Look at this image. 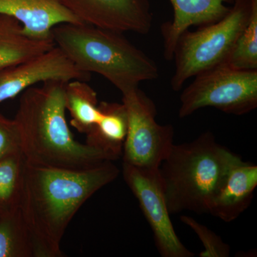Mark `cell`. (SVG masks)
<instances>
[{
    "mask_svg": "<svg viewBox=\"0 0 257 257\" xmlns=\"http://www.w3.org/2000/svg\"><path fill=\"white\" fill-rule=\"evenodd\" d=\"M26 162L22 153L0 160V216L20 209Z\"/></svg>",
    "mask_w": 257,
    "mask_h": 257,
    "instance_id": "cell-17",
    "label": "cell"
},
{
    "mask_svg": "<svg viewBox=\"0 0 257 257\" xmlns=\"http://www.w3.org/2000/svg\"><path fill=\"white\" fill-rule=\"evenodd\" d=\"M90 76L77 68L55 46L31 60L0 69V103L13 99L39 83L52 79L87 82Z\"/></svg>",
    "mask_w": 257,
    "mask_h": 257,
    "instance_id": "cell-9",
    "label": "cell"
},
{
    "mask_svg": "<svg viewBox=\"0 0 257 257\" xmlns=\"http://www.w3.org/2000/svg\"><path fill=\"white\" fill-rule=\"evenodd\" d=\"M0 15L18 20L33 40H50L52 30L64 23L83 24L62 0H0Z\"/></svg>",
    "mask_w": 257,
    "mask_h": 257,
    "instance_id": "cell-11",
    "label": "cell"
},
{
    "mask_svg": "<svg viewBox=\"0 0 257 257\" xmlns=\"http://www.w3.org/2000/svg\"><path fill=\"white\" fill-rule=\"evenodd\" d=\"M237 157L209 131L189 143L174 144L159 167L170 214H209L217 189Z\"/></svg>",
    "mask_w": 257,
    "mask_h": 257,
    "instance_id": "cell-4",
    "label": "cell"
},
{
    "mask_svg": "<svg viewBox=\"0 0 257 257\" xmlns=\"http://www.w3.org/2000/svg\"><path fill=\"white\" fill-rule=\"evenodd\" d=\"M106 160L83 170L26 162L20 210L35 257H61V241L72 218L93 194L116 179L119 170Z\"/></svg>",
    "mask_w": 257,
    "mask_h": 257,
    "instance_id": "cell-1",
    "label": "cell"
},
{
    "mask_svg": "<svg viewBox=\"0 0 257 257\" xmlns=\"http://www.w3.org/2000/svg\"><path fill=\"white\" fill-rule=\"evenodd\" d=\"M23 154L22 140L18 124L0 113V160Z\"/></svg>",
    "mask_w": 257,
    "mask_h": 257,
    "instance_id": "cell-21",
    "label": "cell"
},
{
    "mask_svg": "<svg viewBox=\"0 0 257 257\" xmlns=\"http://www.w3.org/2000/svg\"><path fill=\"white\" fill-rule=\"evenodd\" d=\"M101 116L86 135L89 146L105 153L111 160L122 156L128 130V117L123 103L101 101L99 104Z\"/></svg>",
    "mask_w": 257,
    "mask_h": 257,
    "instance_id": "cell-14",
    "label": "cell"
},
{
    "mask_svg": "<svg viewBox=\"0 0 257 257\" xmlns=\"http://www.w3.org/2000/svg\"><path fill=\"white\" fill-rule=\"evenodd\" d=\"M122 34L85 23H64L53 29L52 39L77 68L100 74L122 94L160 75L156 62Z\"/></svg>",
    "mask_w": 257,
    "mask_h": 257,
    "instance_id": "cell-3",
    "label": "cell"
},
{
    "mask_svg": "<svg viewBox=\"0 0 257 257\" xmlns=\"http://www.w3.org/2000/svg\"><path fill=\"white\" fill-rule=\"evenodd\" d=\"M122 175L153 231L161 256H194L179 239L171 221L159 168H141L123 162Z\"/></svg>",
    "mask_w": 257,
    "mask_h": 257,
    "instance_id": "cell-8",
    "label": "cell"
},
{
    "mask_svg": "<svg viewBox=\"0 0 257 257\" xmlns=\"http://www.w3.org/2000/svg\"><path fill=\"white\" fill-rule=\"evenodd\" d=\"M96 91L87 81L74 79L66 83V109L71 115V124L79 133L87 135L99 121L101 111Z\"/></svg>",
    "mask_w": 257,
    "mask_h": 257,
    "instance_id": "cell-16",
    "label": "cell"
},
{
    "mask_svg": "<svg viewBox=\"0 0 257 257\" xmlns=\"http://www.w3.org/2000/svg\"><path fill=\"white\" fill-rule=\"evenodd\" d=\"M180 220L188 226L200 239L204 251L199 253L200 257H228L231 252V248L222 239L211 231L207 226L198 222L191 216L182 215Z\"/></svg>",
    "mask_w": 257,
    "mask_h": 257,
    "instance_id": "cell-20",
    "label": "cell"
},
{
    "mask_svg": "<svg viewBox=\"0 0 257 257\" xmlns=\"http://www.w3.org/2000/svg\"><path fill=\"white\" fill-rule=\"evenodd\" d=\"M55 47L53 40L27 37L18 20L0 15V69L31 60Z\"/></svg>",
    "mask_w": 257,
    "mask_h": 257,
    "instance_id": "cell-15",
    "label": "cell"
},
{
    "mask_svg": "<svg viewBox=\"0 0 257 257\" xmlns=\"http://www.w3.org/2000/svg\"><path fill=\"white\" fill-rule=\"evenodd\" d=\"M256 187L257 166L238 156L218 188L209 214L225 222L234 221L251 204Z\"/></svg>",
    "mask_w": 257,
    "mask_h": 257,
    "instance_id": "cell-12",
    "label": "cell"
},
{
    "mask_svg": "<svg viewBox=\"0 0 257 257\" xmlns=\"http://www.w3.org/2000/svg\"><path fill=\"white\" fill-rule=\"evenodd\" d=\"M83 23L105 30L147 35L153 14L149 0H62Z\"/></svg>",
    "mask_w": 257,
    "mask_h": 257,
    "instance_id": "cell-10",
    "label": "cell"
},
{
    "mask_svg": "<svg viewBox=\"0 0 257 257\" xmlns=\"http://www.w3.org/2000/svg\"><path fill=\"white\" fill-rule=\"evenodd\" d=\"M66 83L52 79L22 93L14 119L26 162L41 167L83 170L112 161L104 152L74 140L66 119Z\"/></svg>",
    "mask_w": 257,
    "mask_h": 257,
    "instance_id": "cell-2",
    "label": "cell"
},
{
    "mask_svg": "<svg viewBox=\"0 0 257 257\" xmlns=\"http://www.w3.org/2000/svg\"><path fill=\"white\" fill-rule=\"evenodd\" d=\"M122 103L128 117L123 162L141 168H159L174 145L173 126L157 122L155 103L139 87L122 93Z\"/></svg>",
    "mask_w": 257,
    "mask_h": 257,
    "instance_id": "cell-7",
    "label": "cell"
},
{
    "mask_svg": "<svg viewBox=\"0 0 257 257\" xmlns=\"http://www.w3.org/2000/svg\"><path fill=\"white\" fill-rule=\"evenodd\" d=\"M257 106V70H242L220 64L194 77L180 96L179 117L206 107L226 114H248Z\"/></svg>",
    "mask_w": 257,
    "mask_h": 257,
    "instance_id": "cell-6",
    "label": "cell"
},
{
    "mask_svg": "<svg viewBox=\"0 0 257 257\" xmlns=\"http://www.w3.org/2000/svg\"><path fill=\"white\" fill-rule=\"evenodd\" d=\"M0 257H35L31 238L20 209L0 216Z\"/></svg>",
    "mask_w": 257,
    "mask_h": 257,
    "instance_id": "cell-18",
    "label": "cell"
},
{
    "mask_svg": "<svg viewBox=\"0 0 257 257\" xmlns=\"http://www.w3.org/2000/svg\"><path fill=\"white\" fill-rule=\"evenodd\" d=\"M247 23L224 64L231 68L257 70V0H250Z\"/></svg>",
    "mask_w": 257,
    "mask_h": 257,
    "instance_id": "cell-19",
    "label": "cell"
},
{
    "mask_svg": "<svg viewBox=\"0 0 257 257\" xmlns=\"http://www.w3.org/2000/svg\"><path fill=\"white\" fill-rule=\"evenodd\" d=\"M251 10L250 0H235L229 13L219 21L188 30L177 40L173 59L175 73L171 87L175 92L198 74L224 64L246 26Z\"/></svg>",
    "mask_w": 257,
    "mask_h": 257,
    "instance_id": "cell-5",
    "label": "cell"
},
{
    "mask_svg": "<svg viewBox=\"0 0 257 257\" xmlns=\"http://www.w3.org/2000/svg\"><path fill=\"white\" fill-rule=\"evenodd\" d=\"M174 10L173 19L163 23L161 33L163 38L164 57L173 59L174 51L179 37L193 26H205L219 21L231 8L226 3L235 0H170Z\"/></svg>",
    "mask_w": 257,
    "mask_h": 257,
    "instance_id": "cell-13",
    "label": "cell"
}]
</instances>
